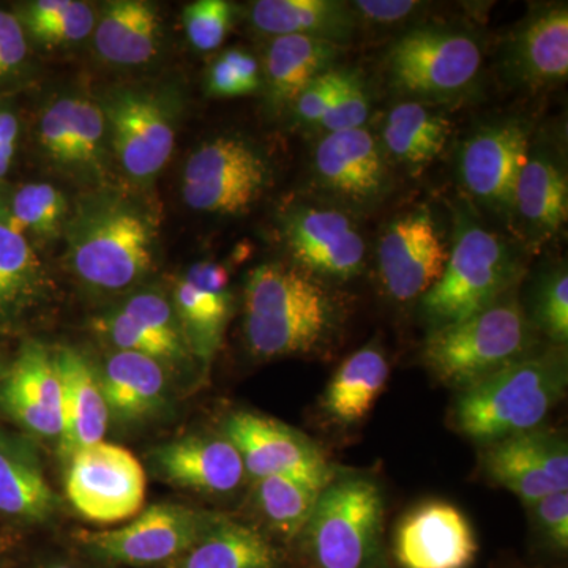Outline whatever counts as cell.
<instances>
[{
	"label": "cell",
	"mask_w": 568,
	"mask_h": 568,
	"mask_svg": "<svg viewBox=\"0 0 568 568\" xmlns=\"http://www.w3.org/2000/svg\"><path fill=\"white\" fill-rule=\"evenodd\" d=\"M336 325L338 306L317 276L282 263L260 265L250 274L244 331L257 357L313 353L331 342Z\"/></svg>",
	"instance_id": "obj_1"
},
{
	"label": "cell",
	"mask_w": 568,
	"mask_h": 568,
	"mask_svg": "<svg viewBox=\"0 0 568 568\" xmlns=\"http://www.w3.org/2000/svg\"><path fill=\"white\" fill-rule=\"evenodd\" d=\"M568 384L562 351L523 357L462 388L454 425L481 444L537 429L562 402Z\"/></svg>",
	"instance_id": "obj_2"
},
{
	"label": "cell",
	"mask_w": 568,
	"mask_h": 568,
	"mask_svg": "<svg viewBox=\"0 0 568 568\" xmlns=\"http://www.w3.org/2000/svg\"><path fill=\"white\" fill-rule=\"evenodd\" d=\"M67 233L71 268L92 290L121 293L152 272L155 224L125 197L92 196L78 207Z\"/></svg>",
	"instance_id": "obj_3"
},
{
	"label": "cell",
	"mask_w": 568,
	"mask_h": 568,
	"mask_svg": "<svg viewBox=\"0 0 568 568\" xmlns=\"http://www.w3.org/2000/svg\"><path fill=\"white\" fill-rule=\"evenodd\" d=\"M530 324L517 301L496 302L459 323L443 325L425 343V364L450 386L465 388L525 357Z\"/></svg>",
	"instance_id": "obj_4"
},
{
	"label": "cell",
	"mask_w": 568,
	"mask_h": 568,
	"mask_svg": "<svg viewBox=\"0 0 568 568\" xmlns=\"http://www.w3.org/2000/svg\"><path fill=\"white\" fill-rule=\"evenodd\" d=\"M463 222L443 276L422 297V310L435 328L496 304L519 274L517 257L503 237L469 220Z\"/></svg>",
	"instance_id": "obj_5"
},
{
	"label": "cell",
	"mask_w": 568,
	"mask_h": 568,
	"mask_svg": "<svg viewBox=\"0 0 568 568\" xmlns=\"http://www.w3.org/2000/svg\"><path fill=\"white\" fill-rule=\"evenodd\" d=\"M384 497L369 478H345L324 488L304 530L315 568H376Z\"/></svg>",
	"instance_id": "obj_6"
},
{
	"label": "cell",
	"mask_w": 568,
	"mask_h": 568,
	"mask_svg": "<svg viewBox=\"0 0 568 568\" xmlns=\"http://www.w3.org/2000/svg\"><path fill=\"white\" fill-rule=\"evenodd\" d=\"M480 65V47L473 37L437 26L405 33L387 55L395 88L424 100H448L465 92Z\"/></svg>",
	"instance_id": "obj_7"
},
{
	"label": "cell",
	"mask_w": 568,
	"mask_h": 568,
	"mask_svg": "<svg viewBox=\"0 0 568 568\" xmlns=\"http://www.w3.org/2000/svg\"><path fill=\"white\" fill-rule=\"evenodd\" d=\"M271 166L260 149L239 136L204 142L189 156L182 194L193 211L239 215L271 185Z\"/></svg>",
	"instance_id": "obj_8"
},
{
	"label": "cell",
	"mask_w": 568,
	"mask_h": 568,
	"mask_svg": "<svg viewBox=\"0 0 568 568\" xmlns=\"http://www.w3.org/2000/svg\"><path fill=\"white\" fill-rule=\"evenodd\" d=\"M145 489L140 459L118 444L102 440L67 462V497L82 518L97 525H115L140 515Z\"/></svg>",
	"instance_id": "obj_9"
},
{
	"label": "cell",
	"mask_w": 568,
	"mask_h": 568,
	"mask_svg": "<svg viewBox=\"0 0 568 568\" xmlns=\"http://www.w3.org/2000/svg\"><path fill=\"white\" fill-rule=\"evenodd\" d=\"M216 517L179 504H156L118 529L81 530L78 540L93 556L125 566H152L185 555Z\"/></svg>",
	"instance_id": "obj_10"
},
{
	"label": "cell",
	"mask_w": 568,
	"mask_h": 568,
	"mask_svg": "<svg viewBox=\"0 0 568 568\" xmlns=\"http://www.w3.org/2000/svg\"><path fill=\"white\" fill-rule=\"evenodd\" d=\"M530 133L525 122L499 121L480 126L463 142L458 174L478 204L514 219L515 190L528 162Z\"/></svg>",
	"instance_id": "obj_11"
},
{
	"label": "cell",
	"mask_w": 568,
	"mask_h": 568,
	"mask_svg": "<svg viewBox=\"0 0 568 568\" xmlns=\"http://www.w3.org/2000/svg\"><path fill=\"white\" fill-rule=\"evenodd\" d=\"M115 156L134 181H152L174 151L173 115L153 93L115 89L100 104Z\"/></svg>",
	"instance_id": "obj_12"
},
{
	"label": "cell",
	"mask_w": 568,
	"mask_h": 568,
	"mask_svg": "<svg viewBox=\"0 0 568 568\" xmlns=\"http://www.w3.org/2000/svg\"><path fill=\"white\" fill-rule=\"evenodd\" d=\"M223 433L254 480L286 476L323 488L332 484L334 470L321 448L282 422L241 410L224 420Z\"/></svg>",
	"instance_id": "obj_13"
},
{
	"label": "cell",
	"mask_w": 568,
	"mask_h": 568,
	"mask_svg": "<svg viewBox=\"0 0 568 568\" xmlns=\"http://www.w3.org/2000/svg\"><path fill=\"white\" fill-rule=\"evenodd\" d=\"M450 248L424 207L396 216L377 245V267L388 295L398 302L424 297L444 274Z\"/></svg>",
	"instance_id": "obj_14"
},
{
	"label": "cell",
	"mask_w": 568,
	"mask_h": 568,
	"mask_svg": "<svg viewBox=\"0 0 568 568\" xmlns=\"http://www.w3.org/2000/svg\"><path fill=\"white\" fill-rule=\"evenodd\" d=\"M283 239L297 267L317 278L346 280L362 274L365 241L346 213L301 205L283 219Z\"/></svg>",
	"instance_id": "obj_15"
},
{
	"label": "cell",
	"mask_w": 568,
	"mask_h": 568,
	"mask_svg": "<svg viewBox=\"0 0 568 568\" xmlns=\"http://www.w3.org/2000/svg\"><path fill=\"white\" fill-rule=\"evenodd\" d=\"M481 466L528 506L551 493L568 491L567 444L556 433L537 428L488 444Z\"/></svg>",
	"instance_id": "obj_16"
},
{
	"label": "cell",
	"mask_w": 568,
	"mask_h": 568,
	"mask_svg": "<svg viewBox=\"0 0 568 568\" xmlns=\"http://www.w3.org/2000/svg\"><path fill=\"white\" fill-rule=\"evenodd\" d=\"M0 410L28 435L59 443L63 429L62 386L54 354L39 342L22 343L0 377Z\"/></svg>",
	"instance_id": "obj_17"
},
{
	"label": "cell",
	"mask_w": 568,
	"mask_h": 568,
	"mask_svg": "<svg viewBox=\"0 0 568 568\" xmlns=\"http://www.w3.org/2000/svg\"><path fill=\"white\" fill-rule=\"evenodd\" d=\"M477 552L469 519L444 500L414 507L396 526L394 556L402 568H470Z\"/></svg>",
	"instance_id": "obj_18"
},
{
	"label": "cell",
	"mask_w": 568,
	"mask_h": 568,
	"mask_svg": "<svg viewBox=\"0 0 568 568\" xmlns=\"http://www.w3.org/2000/svg\"><path fill=\"white\" fill-rule=\"evenodd\" d=\"M315 173L320 185L345 203L375 204L387 192L386 156L365 129L325 134L317 142Z\"/></svg>",
	"instance_id": "obj_19"
},
{
	"label": "cell",
	"mask_w": 568,
	"mask_h": 568,
	"mask_svg": "<svg viewBox=\"0 0 568 568\" xmlns=\"http://www.w3.org/2000/svg\"><path fill=\"white\" fill-rule=\"evenodd\" d=\"M155 473L175 487L224 495L241 487L246 476L237 448L226 437L185 436L153 448Z\"/></svg>",
	"instance_id": "obj_20"
},
{
	"label": "cell",
	"mask_w": 568,
	"mask_h": 568,
	"mask_svg": "<svg viewBox=\"0 0 568 568\" xmlns=\"http://www.w3.org/2000/svg\"><path fill=\"white\" fill-rule=\"evenodd\" d=\"M108 126L100 103L85 97H62L41 112L37 138L52 162L78 173L103 166Z\"/></svg>",
	"instance_id": "obj_21"
},
{
	"label": "cell",
	"mask_w": 568,
	"mask_h": 568,
	"mask_svg": "<svg viewBox=\"0 0 568 568\" xmlns=\"http://www.w3.org/2000/svg\"><path fill=\"white\" fill-rule=\"evenodd\" d=\"M504 71L514 84L528 89L567 80V6L538 10L519 24L504 52Z\"/></svg>",
	"instance_id": "obj_22"
},
{
	"label": "cell",
	"mask_w": 568,
	"mask_h": 568,
	"mask_svg": "<svg viewBox=\"0 0 568 568\" xmlns=\"http://www.w3.org/2000/svg\"><path fill=\"white\" fill-rule=\"evenodd\" d=\"M52 354L62 386L63 429L59 455L67 463L82 448L102 443L111 418L99 372L91 362L70 346Z\"/></svg>",
	"instance_id": "obj_23"
},
{
	"label": "cell",
	"mask_w": 568,
	"mask_h": 568,
	"mask_svg": "<svg viewBox=\"0 0 568 568\" xmlns=\"http://www.w3.org/2000/svg\"><path fill=\"white\" fill-rule=\"evenodd\" d=\"M566 168L547 149L530 144L515 190L514 219L534 245L544 244L567 222Z\"/></svg>",
	"instance_id": "obj_24"
},
{
	"label": "cell",
	"mask_w": 568,
	"mask_h": 568,
	"mask_svg": "<svg viewBox=\"0 0 568 568\" xmlns=\"http://www.w3.org/2000/svg\"><path fill=\"white\" fill-rule=\"evenodd\" d=\"M58 508L31 440L0 426V515L32 525L48 521Z\"/></svg>",
	"instance_id": "obj_25"
},
{
	"label": "cell",
	"mask_w": 568,
	"mask_h": 568,
	"mask_svg": "<svg viewBox=\"0 0 568 568\" xmlns=\"http://www.w3.org/2000/svg\"><path fill=\"white\" fill-rule=\"evenodd\" d=\"M99 377L110 418L119 424L145 420L166 405V376L156 358L118 351L108 357Z\"/></svg>",
	"instance_id": "obj_26"
},
{
	"label": "cell",
	"mask_w": 568,
	"mask_h": 568,
	"mask_svg": "<svg viewBox=\"0 0 568 568\" xmlns=\"http://www.w3.org/2000/svg\"><path fill=\"white\" fill-rule=\"evenodd\" d=\"M250 20L267 36H304L335 47L353 39L357 26L353 7L338 0H260Z\"/></svg>",
	"instance_id": "obj_27"
},
{
	"label": "cell",
	"mask_w": 568,
	"mask_h": 568,
	"mask_svg": "<svg viewBox=\"0 0 568 568\" xmlns=\"http://www.w3.org/2000/svg\"><path fill=\"white\" fill-rule=\"evenodd\" d=\"M95 48L112 65H144L155 58L162 39V18L152 3L118 0L108 3L95 24Z\"/></svg>",
	"instance_id": "obj_28"
},
{
	"label": "cell",
	"mask_w": 568,
	"mask_h": 568,
	"mask_svg": "<svg viewBox=\"0 0 568 568\" xmlns=\"http://www.w3.org/2000/svg\"><path fill=\"white\" fill-rule=\"evenodd\" d=\"M339 47L304 36L275 37L265 54V95L272 110L291 106L298 93L331 70Z\"/></svg>",
	"instance_id": "obj_29"
},
{
	"label": "cell",
	"mask_w": 568,
	"mask_h": 568,
	"mask_svg": "<svg viewBox=\"0 0 568 568\" xmlns=\"http://www.w3.org/2000/svg\"><path fill=\"white\" fill-rule=\"evenodd\" d=\"M48 293L39 254L24 235L0 224V331L17 327Z\"/></svg>",
	"instance_id": "obj_30"
},
{
	"label": "cell",
	"mask_w": 568,
	"mask_h": 568,
	"mask_svg": "<svg viewBox=\"0 0 568 568\" xmlns=\"http://www.w3.org/2000/svg\"><path fill=\"white\" fill-rule=\"evenodd\" d=\"M388 362L375 346L351 355L325 388L323 406L335 422L353 425L364 420L387 386Z\"/></svg>",
	"instance_id": "obj_31"
},
{
	"label": "cell",
	"mask_w": 568,
	"mask_h": 568,
	"mask_svg": "<svg viewBox=\"0 0 568 568\" xmlns=\"http://www.w3.org/2000/svg\"><path fill=\"white\" fill-rule=\"evenodd\" d=\"M278 552L260 530L216 518L178 568H276Z\"/></svg>",
	"instance_id": "obj_32"
},
{
	"label": "cell",
	"mask_w": 568,
	"mask_h": 568,
	"mask_svg": "<svg viewBox=\"0 0 568 568\" xmlns=\"http://www.w3.org/2000/svg\"><path fill=\"white\" fill-rule=\"evenodd\" d=\"M452 134L446 115L422 102L396 104L383 126L387 152L413 170H420L439 155Z\"/></svg>",
	"instance_id": "obj_33"
},
{
	"label": "cell",
	"mask_w": 568,
	"mask_h": 568,
	"mask_svg": "<svg viewBox=\"0 0 568 568\" xmlns=\"http://www.w3.org/2000/svg\"><path fill=\"white\" fill-rule=\"evenodd\" d=\"M173 306L186 347L211 364L230 320V291H205L181 278L174 286Z\"/></svg>",
	"instance_id": "obj_34"
},
{
	"label": "cell",
	"mask_w": 568,
	"mask_h": 568,
	"mask_svg": "<svg viewBox=\"0 0 568 568\" xmlns=\"http://www.w3.org/2000/svg\"><path fill=\"white\" fill-rule=\"evenodd\" d=\"M323 487L301 478L271 476L256 480V503L268 525L284 537L302 534Z\"/></svg>",
	"instance_id": "obj_35"
},
{
	"label": "cell",
	"mask_w": 568,
	"mask_h": 568,
	"mask_svg": "<svg viewBox=\"0 0 568 568\" xmlns=\"http://www.w3.org/2000/svg\"><path fill=\"white\" fill-rule=\"evenodd\" d=\"M26 36L41 44L77 43L91 36L97 17L85 2L73 0H36L18 13Z\"/></svg>",
	"instance_id": "obj_36"
},
{
	"label": "cell",
	"mask_w": 568,
	"mask_h": 568,
	"mask_svg": "<svg viewBox=\"0 0 568 568\" xmlns=\"http://www.w3.org/2000/svg\"><path fill=\"white\" fill-rule=\"evenodd\" d=\"M9 226L24 235L50 239L61 231L67 215V200L51 183L37 182L21 186L11 196Z\"/></svg>",
	"instance_id": "obj_37"
},
{
	"label": "cell",
	"mask_w": 568,
	"mask_h": 568,
	"mask_svg": "<svg viewBox=\"0 0 568 568\" xmlns=\"http://www.w3.org/2000/svg\"><path fill=\"white\" fill-rule=\"evenodd\" d=\"M97 334L102 335L115 349L136 353L156 358V361H182L186 355L178 353L170 345L153 335L148 328L123 313L121 308L97 317L93 321Z\"/></svg>",
	"instance_id": "obj_38"
},
{
	"label": "cell",
	"mask_w": 568,
	"mask_h": 568,
	"mask_svg": "<svg viewBox=\"0 0 568 568\" xmlns=\"http://www.w3.org/2000/svg\"><path fill=\"white\" fill-rule=\"evenodd\" d=\"M233 20V3L226 0H197L183 10L186 37L197 51L207 52L222 47Z\"/></svg>",
	"instance_id": "obj_39"
},
{
	"label": "cell",
	"mask_w": 568,
	"mask_h": 568,
	"mask_svg": "<svg viewBox=\"0 0 568 568\" xmlns=\"http://www.w3.org/2000/svg\"><path fill=\"white\" fill-rule=\"evenodd\" d=\"M121 310L178 353L189 354L174 306L164 295L144 291L132 295Z\"/></svg>",
	"instance_id": "obj_40"
},
{
	"label": "cell",
	"mask_w": 568,
	"mask_h": 568,
	"mask_svg": "<svg viewBox=\"0 0 568 568\" xmlns=\"http://www.w3.org/2000/svg\"><path fill=\"white\" fill-rule=\"evenodd\" d=\"M534 316L541 331L562 345L568 338V275L566 267H558L544 276L538 284Z\"/></svg>",
	"instance_id": "obj_41"
},
{
	"label": "cell",
	"mask_w": 568,
	"mask_h": 568,
	"mask_svg": "<svg viewBox=\"0 0 568 568\" xmlns=\"http://www.w3.org/2000/svg\"><path fill=\"white\" fill-rule=\"evenodd\" d=\"M369 114V100L364 81L354 71H343L334 102L320 126L327 133L364 129Z\"/></svg>",
	"instance_id": "obj_42"
},
{
	"label": "cell",
	"mask_w": 568,
	"mask_h": 568,
	"mask_svg": "<svg viewBox=\"0 0 568 568\" xmlns=\"http://www.w3.org/2000/svg\"><path fill=\"white\" fill-rule=\"evenodd\" d=\"M29 43L17 14L0 9V92L13 88L28 70Z\"/></svg>",
	"instance_id": "obj_43"
},
{
	"label": "cell",
	"mask_w": 568,
	"mask_h": 568,
	"mask_svg": "<svg viewBox=\"0 0 568 568\" xmlns=\"http://www.w3.org/2000/svg\"><path fill=\"white\" fill-rule=\"evenodd\" d=\"M339 80L342 70L331 69L310 82L293 103L298 121L305 125H320L325 112L334 102Z\"/></svg>",
	"instance_id": "obj_44"
},
{
	"label": "cell",
	"mask_w": 568,
	"mask_h": 568,
	"mask_svg": "<svg viewBox=\"0 0 568 568\" xmlns=\"http://www.w3.org/2000/svg\"><path fill=\"white\" fill-rule=\"evenodd\" d=\"M532 507L538 530L547 544L559 552L568 549V491L541 497Z\"/></svg>",
	"instance_id": "obj_45"
},
{
	"label": "cell",
	"mask_w": 568,
	"mask_h": 568,
	"mask_svg": "<svg viewBox=\"0 0 568 568\" xmlns=\"http://www.w3.org/2000/svg\"><path fill=\"white\" fill-rule=\"evenodd\" d=\"M354 13L381 24H392L406 20L407 17L420 9V2L414 0H361L353 3Z\"/></svg>",
	"instance_id": "obj_46"
},
{
	"label": "cell",
	"mask_w": 568,
	"mask_h": 568,
	"mask_svg": "<svg viewBox=\"0 0 568 568\" xmlns=\"http://www.w3.org/2000/svg\"><path fill=\"white\" fill-rule=\"evenodd\" d=\"M207 91L213 97L222 99H233V97L250 95L248 91L241 81V78L231 69L230 63L224 61L222 55L212 63L209 70Z\"/></svg>",
	"instance_id": "obj_47"
},
{
	"label": "cell",
	"mask_w": 568,
	"mask_h": 568,
	"mask_svg": "<svg viewBox=\"0 0 568 568\" xmlns=\"http://www.w3.org/2000/svg\"><path fill=\"white\" fill-rule=\"evenodd\" d=\"M20 140V121L6 104L0 103V181L9 174Z\"/></svg>",
	"instance_id": "obj_48"
},
{
	"label": "cell",
	"mask_w": 568,
	"mask_h": 568,
	"mask_svg": "<svg viewBox=\"0 0 568 568\" xmlns=\"http://www.w3.org/2000/svg\"><path fill=\"white\" fill-rule=\"evenodd\" d=\"M183 280L205 291H220L222 293V291H227V287H230V274H227L226 268L220 264L209 263V261L193 264Z\"/></svg>",
	"instance_id": "obj_49"
},
{
	"label": "cell",
	"mask_w": 568,
	"mask_h": 568,
	"mask_svg": "<svg viewBox=\"0 0 568 568\" xmlns=\"http://www.w3.org/2000/svg\"><path fill=\"white\" fill-rule=\"evenodd\" d=\"M222 58L230 63L231 69L241 78L248 93L256 92L261 88L260 63L253 54L241 50H230L224 52Z\"/></svg>",
	"instance_id": "obj_50"
},
{
	"label": "cell",
	"mask_w": 568,
	"mask_h": 568,
	"mask_svg": "<svg viewBox=\"0 0 568 568\" xmlns=\"http://www.w3.org/2000/svg\"><path fill=\"white\" fill-rule=\"evenodd\" d=\"M0 224H9V205L0 196Z\"/></svg>",
	"instance_id": "obj_51"
},
{
	"label": "cell",
	"mask_w": 568,
	"mask_h": 568,
	"mask_svg": "<svg viewBox=\"0 0 568 568\" xmlns=\"http://www.w3.org/2000/svg\"><path fill=\"white\" fill-rule=\"evenodd\" d=\"M7 365L6 362L2 361V357H0V377L3 376V373H6Z\"/></svg>",
	"instance_id": "obj_52"
},
{
	"label": "cell",
	"mask_w": 568,
	"mask_h": 568,
	"mask_svg": "<svg viewBox=\"0 0 568 568\" xmlns=\"http://www.w3.org/2000/svg\"><path fill=\"white\" fill-rule=\"evenodd\" d=\"M47 568H77V567L67 566V564H54V566H50V567H47Z\"/></svg>",
	"instance_id": "obj_53"
}]
</instances>
